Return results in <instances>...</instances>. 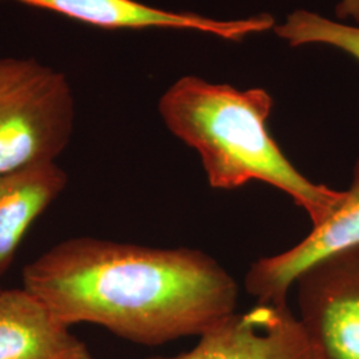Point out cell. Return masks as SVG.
<instances>
[{"label":"cell","mask_w":359,"mask_h":359,"mask_svg":"<svg viewBox=\"0 0 359 359\" xmlns=\"http://www.w3.org/2000/svg\"><path fill=\"white\" fill-rule=\"evenodd\" d=\"M23 287L67 326L93 323L157 346L201 335L231 316L238 285L197 249L75 237L28 264Z\"/></svg>","instance_id":"cell-1"},{"label":"cell","mask_w":359,"mask_h":359,"mask_svg":"<svg viewBox=\"0 0 359 359\" xmlns=\"http://www.w3.org/2000/svg\"><path fill=\"white\" fill-rule=\"evenodd\" d=\"M271 109L265 90H238L194 76L181 77L158 102L167 128L200 154L212 188L262 181L290 196L317 226L337 210L344 191L310 181L290 163L270 135Z\"/></svg>","instance_id":"cell-2"},{"label":"cell","mask_w":359,"mask_h":359,"mask_svg":"<svg viewBox=\"0 0 359 359\" xmlns=\"http://www.w3.org/2000/svg\"><path fill=\"white\" fill-rule=\"evenodd\" d=\"M63 72L31 57H0V175L56 163L75 128Z\"/></svg>","instance_id":"cell-3"},{"label":"cell","mask_w":359,"mask_h":359,"mask_svg":"<svg viewBox=\"0 0 359 359\" xmlns=\"http://www.w3.org/2000/svg\"><path fill=\"white\" fill-rule=\"evenodd\" d=\"M299 322L321 359H359V245L295 278Z\"/></svg>","instance_id":"cell-4"},{"label":"cell","mask_w":359,"mask_h":359,"mask_svg":"<svg viewBox=\"0 0 359 359\" xmlns=\"http://www.w3.org/2000/svg\"><path fill=\"white\" fill-rule=\"evenodd\" d=\"M148 359H321L287 305L257 304L217 322L192 350Z\"/></svg>","instance_id":"cell-5"},{"label":"cell","mask_w":359,"mask_h":359,"mask_svg":"<svg viewBox=\"0 0 359 359\" xmlns=\"http://www.w3.org/2000/svg\"><path fill=\"white\" fill-rule=\"evenodd\" d=\"M359 245V158L344 198L332 216L313 226L301 243L256 261L245 276L246 292L257 304L287 305V293L299 273L325 257Z\"/></svg>","instance_id":"cell-6"},{"label":"cell","mask_w":359,"mask_h":359,"mask_svg":"<svg viewBox=\"0 0 359 359\" xmlns=\"http://www.w3.org/2000/svg\"><path fill=\"white\" fill-rule=\"evenodd\" d=\"M26 6L65 15L77 22L105 29L177 28L197 29L219 38L240 41L274 27L270 15L241 20H213L192 13H172L136 0H13Z\"/></svg>","instance_id":"cell-7"},{"label":"cell","mask_w":359,"mask_h":359,"mask_svg":"<svg viewBox=\"0 0 359 359\" xmlns=\"http://www.w3.org/2000/svg\"><path fill=\"white\" fill-rule=\"evenodd\" d=\"M0 359H97L38 297L0 290Z\"/></svg>","instance_id":"cell-8"},{"label":"cell","mask_w":359,"mask_h":359,"mask_svg":"<svg viewBox=\"0 0 359 359\" xmlns=\"http://www.w3.org/2000/svg\"><path fill=\"white\" fill-rule=\"evenodd\" d=\"M67 185L56 163H43L0 175V277L35 219Z\"/></svg>","instance_id":"cell-9"},{"label":"cell","mask_w":359,"mask_h":359,"mask_svg":"<svg viewBox=\"0 0 359 359\" xmlns=\"http://www.w3.org/2000/svg\"><path fill=\"white\" fill-rule=\"evenodd\" d=\"M274 31L292 47L325 44L345 52L359 62V27L334 22L318 13L297 10Z\"/></svg>","instance_id":"cell-10"},{"label":"cell","mask_w":359,"mask_h":359,"mask_svg":"<svg viewBox=\"0 0 359 359\" xmlns=\"http://www.w3.org/2000/svg\"><path fill=\"white\" fill-rule=\"evenodd\" d=\"M335 15L341 20L351 19L359 23V0H339L335 7Z\"/></svg>","instance_id":"cell-11"}]
</instances>
